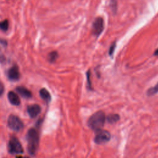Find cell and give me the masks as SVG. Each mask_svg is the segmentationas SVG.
<instances>
[{"label":"cell","instance_id":"6da1fadb","mask_svg":"<svg viewBox=\"0 0 158 158\" xmlns=\"http://www.w3.org/2000/svg\"><path fill=\"white\" fill-rule=\"evenodd\" d=\"M27 142V151L31 156H34L39 147V134L35 129L31 128L28 130L26 135Z\"/></svg>","mask_w":158,"mask_h":158},{"label":"cell","instance_id":"7a4b0ae2","mask_svg":"<svg viewBox=\"0 0 158 158\" xmlns=\"http://www.w3.org/2000/svg\"><path fill=\"white\" fill-rule=\"evenodd\" d=\"M105 121L106 116L104 113L102 111H99L93 114L89 118L87 124L92 130L97 132L102 129L104 127Z\"/></svg>","mask_w":158,"mask_h":158},{"label":"cell","instance_id":"3957f363","mask_svg":"<svg viewBox=\"0 0 158 158\" xmlns=\"http://www.w3.org/2000/svg\"><path fill=\"white\" fill-rule=\"evenodd\" d=\"M8 151L12 154H21L24 153L22 146L18 139L15 137H12L8 143Z\"/></svg>","mask_w":158,"mask_h":158},{"label":"cell","instance_id":"277c9868","mask_svg":"<svg viewBox=\"0 0 158 158\" xmlns=\"http://www.w3.org/2000/svg\"><path fill=\"white\" fill-rule=\"evenodd\" d=\"M8 125L9 127L14 131L19 132L24 128L22 121L17 116L11 114L8 119Z\"/></svg>","mask_w":158,"mask_h":158},{"label":"cell","instance_id":"5b68a950","mask_svg":"<svg viewBox=\"0 0 158 158\" xmlns=\"http://www.w3.org/2000/svg\"><path fill=\"white\" fill-rule=\"evenodd\" d=\"M111 140V134L108 131L99 130L96 132V135L94 138V143L97 144L106 143Z\"/></svg>","mask_w":158,"mask_h":158},{"label":"cell","instance_id":"8992f818","mask_svg":"<svg viewBox=\"0 0 158 158\" xmlns=\"http://www.w3.org/2000/svg\"><path fill=\"white\" fill-rule=\"evenodd\" d=\"M104 29V20L102 17H97L94 20L93 27H92V32L93 35L97 36H98L101 34L102 33Z\"/></svg>","mask_w":158,"mask_h":158},{"label":"cell","instance_id":"52a82bcc","mask_svg":"<svg viewBox=\"0 0 158 158\" xmlns=\"http://www.w3.org/2000/svg\"><path fill=\"white\" fill-rule=\"evenodd\" d=\"M7 76L11 81H17L20 78V72L19 70V67L16 65H14L10 68L8 71Z\"/></svg>","mask_w":158,"mask_h":158},{"label":"cell","instance_id":"ba28073f","mask_svg":"<svg viewBox=\"0 0 158 158\" xmlns=\"http://www.w3.org/2000/svg\"><path fill=\"white\" fill-rule=\"evenodd\" d=\"M41 112V107L39 104H31L27 107V112L31 118H35Z\"/></svg>","mask_w":158,"mask_h":158},{"label":"cell","instance_id":"9c48e42d","mask_svg":"<svg viewBox=\"0 0 158 158\" xmlns=\"http://www.w3.org/2000/svg\"><path fill=\"white\" fill-rule=\"evenodd\" d=\"M8 98L10 103L14 106H19L21 104V100L17 94L14 92H9L8 94Z\"/></svg>","mask_w":158,"mask_h":158},{"label":"cell","instance_id":"30bf717a","mask_svg":"<svg viewBox=\"0 0 158 158\" xmlns=\"http://www.w3.org/2000/svg\"><path fill=\"white\" fill-rule=\"evenodd\" d=\"M16 90L24 98L29 99L32 97V94H31V92L26 87H17L16 88Z\"/></svg>","mask_w":158,"mask_h":158},{"label":"cell","instance_id":"8fae6325","mask_svg":"<svg viewBox=\"0 0 158 158\" xmlns=\"http://www.w3.org/2000/svg\"><path fill=\"white\" fill-rule=\"evenodd\" d=\"M40 96L41 98L45 101L47 103H49L51 100V97L49 92L46 89V88H42L40 91Z\"/></svg>","mask_w":158,"mask_h":158},{"label":"cell","instance_id":"7c38bea8","mask_svg":"<svg viewBox=\"0 0 158 158\" xmlns=\"http://www.w3.org/2000/svg\"><path fill=\"white\" fill-rule=\"evenodd\" d=\"M106 119L107 120V122L111 124H113L119 121L120 116L119 115L117 114H111L107 116Z\"/></svg>","mask_w":158,"mask_h":158},{"label":"cell","instance_id":"4fadbf2b","mask_svg":"<svg viewBox=\"0 0 158 158\" xmlns=\"http://www.w3.org/2000/svg\"><path fill=\"white\" fill-rule=\"evenodd\" d=\"M48 61L50 62H54L58 58V53L56 51H52L48 54Z\"/></svg>","mask_w":158,"mask_h":158},{"label":"cell","instance_id":"5bb4252c","mask_svg":"<svg viewBox=\"0 0 158 158\" xmlns=\"http://www.w3.org/2000/svg\"><path fill=\"white\" fill-rule=\"evenodd\" d=\"M157 93H158V83L154 87L149 88L147 92V94L148 96H153Z\"/></svg>","mask_w":158,"mask_h":158},{"label":"cell","instance_id":"9a60e30c","mask_svg":"<svg viewBox=\"0 0 158 158\" xmlns=\"http://www.w3.org/2000/svg\"><path fill=\"white\" fill-rule=\"evenodd\" d=\"M9 28V21L8 20H4L2 22H0V29L6 31Z\"/></svg>","mask_w":158,"mask_h":158},{"label":"cell","instance_id":"2e32d148","mask_svg":"<svg viewBox=\"0 0 158 158\" xmlns=\"http://www.w3.org/2000/svg\"><path fill=\"white\" fill-rule=\"evenodd\" d=\"M111 7L113 12L117 11V1L116 0H111Z\"/></svg>","mask_w":158,"mask_h":158},{"label":"cell","instance_id":"e0dca14e","mask_svg":"<svg viewBox=\"0 0 158 158\" xmlns=\"http://www.w3.org/2000/svg\"><path fill=\"white\" fill-rule=\"evenodd\" d=\"M87 85H88V88H89L90 90H92V84H91V80H90V71H88L87 72Z\"/></svg>","mask_w":158,"mask_h":158},{"label":"cell","instance_id":"ac0fdd59","mask_svg":"<svg viewBox=\"0 0 158 158\" xmlns=\"http://www.w3.org/2000/svg\"><path fill=\"white\" fill-rule=\"evenodd\" d=\"M115 48H116V43H113L111 46H110V48H109V54L110 56H112L114 53V50H115Z\"/></svg>","mask_w":158,"mask_h":158},{"label":"cell","instance_id":"d6986e66","mask_svg":"<svg viewBox=\"0 0 158 158\" xmlns=\"http://www.w3.org/2000/svg\"><path fill=\"white\" fill-rule=\"evenodd\" d=\"M4 91V87L1 82H0V97H1L3 94Z\"/></svg>","mask_w":158,"mask_h":158},{"label":"cell","instance_id":"ffe728a7","mask_svg":"<svg viewBox=\"0 0 158 158\" xmlns=\"http://www.w3.org/2000/svg\"><path fill=\"white\" fill-rule=\"evenodd\" d=\"M0 43L3 45L4 46H6L7 45V41H6L5 40H3V39H0Z\"/></svg>","mask_w":158,"mask_h":158},{"label":"cell","instance_id":"44dd1931","mask_svg":"<svg viewBox=\"0 0 158 158\" xmlns=\"http://www.w3.org/2000/svg\"><path fill=\"white\" fill-rule=\"evenodd\" d=\"M154 56H158V49H157L156 50L155 52H154Z\"/></svg>","mask_w":158,"mask_h":158},{"label":"cell","instance_id":"7402d4cb","mask_svg":"<svg viewBox=\"0 0 158 158\" xmlns=\"http://www.w3.org/2000/svg\"><path fill=\"white\" fill-rule=\"evenodd\" d=\"M16 158H29V157H22L20 156V157H16Z\"/></svg>","mask_w":158,"mask_h":158}]
</instances>
